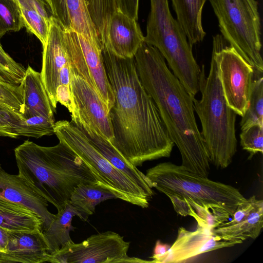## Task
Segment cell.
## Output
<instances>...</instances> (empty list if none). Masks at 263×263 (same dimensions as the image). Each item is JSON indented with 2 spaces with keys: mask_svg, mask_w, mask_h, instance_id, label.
<instances>
[{
  "mask_svg": "<svg viewBox=\"0 0 263 263\" xmlns=\"http://www.w3.org/2000/svg\"><path fill=\"white\" fill-rule=\"evenodd\" d=\"M102 53L115 97L109 111L114 135L111 144L135 167L169 157L174 143L139 79L134 58L116 56L104 47Z\"/></svg>",
  "mask_w": 263,
  "mask_h": 263,
  "instance_id": "cell-1",
  "label": "cell"
},
{
  "mask_svg": "<svg viewBox=\"0 0 263 263\" xmlns=\"http://www.w3.org/2000/svg\"><path fill=\"white\" fill-rule=\"evenodd\" d=\"M134 59L139 79L153 98L170 137L179 149L181 165L208 177L210 162L196 122L192 95L155 47L144 42Z\"/></svg>",
  "mask_w": 263,
  "mask_h": 263,
  "instance_id": "cell-2",
  "label": "cell"
},
{
  "mask_svg": "<svg viewBox=\"0 0 263 263\" xmlns=\"http://www.w3.org/2000/svg\"><path fill=\"white\" fill-rule=\"evenodd\" d=\"M14 155L18 174L34 186L58 211L64 208L78 185L92 183L103 187L92 169L61 142L46 147L27 140L14 149Z\"/></svg>",
  "mask_w": 263,
  "mask_h": 263,
  "instance_id": "cell-3",
  "label": "cell"
},
{
  "mask_svg": "<svg viewBox=\"0 0 263 263\" xmlns=\"http://www.w3.org/2000/svg\"><path fill=\"white\" fill-rule=\"evenodd\" d=\"M200 83V100L192 96L194 111L200 121L201 134L209 161L217 168H227L237 152L236 114L228 105L220 82L216 48L213 45L210 69L204 65Z\"/></svg>",
  "mask_w": 263,
  "mask_h": 263,
  "instance_id": "cell-4",
  "label": "cell"
},
{
  "mask_svg": "<svg viewBox=\"0 0 263 263\" xmlns=\"http://www.w3.org/2000/svg\"><path fill=\"white\" fill-rule=\"evenodd\" d=\"M150 11L144 42L155 47L186 90L199 92L202 72L192 47L177 19L172 15L168 0H150Z\"/></svg>",
  "mask_w": 263,
  "mask_h": 263,
  "instance_id": "cell-5",
  "label": "cell"
},
{
  "mask_svg": "<svg viewBox=\"0 0 263 263\" xmlns=\"http://www.w3.org/2000/svg\"><path fill=\"white\" fill-rule=\"evenodd\" d=\"M145 175L152 187L166 195L172 205L190 199L200 205L223 210L231 217L237 206L247 199L231 185L212 180L170 162L148 168Z\"/></svg>",
  "mask_w": 263,
  "mask_h": 263,
  "instance_id": "cell-6",
  "label": "cell"
},
{
  "mask_svg": "<svg viewBox=\"0 0 263 263\" xmlns=\"http://www.w3.org/2000/svg\"><path fill=\"white\" fill-rule=\"evenodd\" d=\"M221 35L262 76L261 22L256 0H209Z\"/></svg>",
  "mask_w": 263,
  "mask_h": 263,
  "instance_id": "cell-7",
  "label": "cell"
},
{
  "mask_svg": "<svg viewBox=\"0 0 263 263\" xmlns=\"http://www.w3.org/2000/svg\"><path fill=\"white\" fill-rule=\"evenodd\" d=\"M54 134L83 159L97 175L102 186L116 198L147 208L152 197L123 173L115 167L72 121L55 122Z\"/></svg>",
  "mask_w": 263,
  "mask_h": 263,
  "instance_id": "cell-8",
  "label": "cell"
},
{
  "mask_svg": "<svg viewBox=\"0 0 263 263\" xmlns=\"http://www.w3.org/2000/svg\"><path fill=\"white\" fill-rule=\"evenodd\" d=\"M64 45L69 72L85 80L109 111L115 97L104 64L102 45L71 29H65Z\"/></svg>",
  "mask_w": 263,
  "mask_h": 263,
  "instance_id": "cell-9",
  "label": "cell"
},
{
  "mask_svg": "<svg viewBox=\"0 0 263 263\" xmlns=\"http://www.w3.org/2000/svg\"><path fill=\"white\" fill-rule=\"evenodd\" d=\"M65 28L54 17L50 20L46 42L43 46L42 81L51 105L66 107L71 118L76 110L70 91V73L64 45Z\"/></svg>",
  "mask_w": 263,
  "mask_h": 263,
  "instance_id": "cell-10",
  "label": "cell"
},
{
  "mask_svg": "<svg viewBox=\"0 0 263 263\" xmlns=\"http://www.w3.org/2000/svg\"><path fill=\"white\" fill-rule=\"evenodd\" d=\"M217 50L219 77L228 105L242 117L248 107L254 70L221 34L213 37Z\"/></svg>",
  "mask_w": 263,
  "mask_h": 263,
  "instance_id": "cell-11",
  "label": "cell"
},
{
  "mask_svg": "<svg viewBox=\"0 0 263 263\" xmlns=\"http://www.w3.org/2000/svg\"><path fill=\"white\" fill-rule=\"evenodd\" d=\"M130 242L123 236L108 231L93 234L80 243L72 240L50 254L48 262L52 263L152 262L129 257Z\"/></svg>",
  "mask_w": 263,
  "mask_h": 263,
  "instance_id": "cell-12",
  "label": "cell"
},
{
  "mask_svg": "<svg viewBox=\"0 0 263 263\" xmlns=\"http://www.w3.org/2000/svg\"><path fill=\"white\" fill-rule=\"evenodd\" d=\"M240 240L223 239L219 235L205 227L197 225L194 231L179 228L176 240L163 254L151 256L152 262H184L202 254L242 243Z\"/></svg>",
  "mask_w": 263,
  "mask_h": 263,
  "instance_id": "cell-13",
  "label": "cell"
},
{
  "mask_svg": "<svg viewBox=\"0 0 263 263\" xmlns=\"http://www.w3.org/2000/svg\"><path fill=\"white\" fill-rule=\"evenodd\" d=\"M70 73V72H69ZM70 91L77 119L87 123L97 134L112 141L114 137L109 111L94 89L80 76L70 73Z\"/></svg>",
  "mask_w": 263,
  "mask_h": 263,
  "instance_id": "cell-14",
  "label": "cell"
},
{
  "mask_svg": "<svg viewBox=\"0 0 263 263\" xmlns=\"http://www.w3.org/2000/svg\"><path fill=\"white\" fill-rule=\"evenodd\" d=\"M0 197L24 206L42 219L43 230L46 229L55 217L48 210V201L39 190L20 175L6 172L0 164Z\"/></svg>",
  "mask_w": 263,
  "mask_h": 263,
  "instance_id": "cell-15",
  "label": "cell"
},
{
  "mask_svg": "<svg viewBox=\"0 0 263 263\" xmlns=\"http://www.w3.org/2000/svg\"><path fill=\"white\" fill-rule=\"evenodd\" d=\"M6 251L0 253V263L48 262L50 254L42 230L8 231Z\"/></svg>",
  "mask_w": 263,
  "mask_h": 263,
  "instance_id": "cell-16",
  "label": "cell"
},
{
  "mask_svg": "<svg viewBox=\"0 0 263 263\" xmlns=\"http://www.w3.org/2000/svg\"><path fill=\"white\" fill-rule=\"evenodd\" d=\"M144 39L137 21L116 11L109 20L102 47L116 56L132 58L144 42Z\"/></svg>",
  "mask_w": 263,
  "mask_h": 263,
  "instance_id": "cell-17",
  "label": "cell"
},
{
  "mask_svg": "<svg viewBox=\"0 0 263 263\" xmlns=\"http://www.w3.org/2000/svg\"><path fill=\"white\" fill-rule=\"evenodd\" d=\"M86 135L100 153L117 169L125 174L152 198L154 195L145 174L126 160L108 140L97 134L83 121H72Z\"/></svg>",
  "mask_w": 263,
  "mask_h": 263,
  "instance_id": "cell-18",
  "label": "cell"
},
{
  "mask_svg": "<svg viewBox=\"0 0 263 263\" xmlns=\"http://www.w3.org/2000/svg\"><path fill=\"white\" fill-rule=\"evenodd\" d=\"M23 91V118L40 115L54 119L53 109L42 81L41 72L28 65L21 83Z\"/></svg>",
  "mask_w": 263,
  "mask_h": 263,
  "instance_id": "cell-19",
  "label": "cell"
},
{
  "mask_svg": "<svg viewBox=\"0 0 263 263\" xmlns=\"http://www.w3.org/2000/svg\"><path fill=\"white\" fill-rule=\"evenodd\" d=\"M177 20L190 45L202 42L206 35L202 22V11L206 0H171Z\"/></svg>",
  "mask_w": 263,
  "mask_h": 263,
  "instance_id": "cell-20",
  "label": "cell"
},
{
  "mask_svg": "<svg viewBox=\"0 0 263 263\" xmlns=\"http://www.w3.org/2000/svg\"><path fill=\"white\" fill-rule=\"evenodd\" d=\"M27 31L45 44L53 16L45 0H15Z\"/></svg>",
  "mask_w": 263,
  "mask_h": 263,
  "instance_id": "cell-21",
  "label": "cell"
},
{
  "mask_svg": "<svg viewBox=\"0 0 263 263\" xmlns=\"http://www.w3.org/2000/svg\"><path fill=\"white\" fill-rule=\"evenodd\" d=\"M0 227L8 231L43 230V222L26 207L0 197Z\"/></svg>",
  "mask_w": 263,
  "mask_h": 263,
  "instance_id": "cell-22",
  "label": "cell"
},
{
  "mask_svg": "<svg viewBox=\"0 0 263 263\" xmlns=\"http://www.w3.org/2000/svg\"><path fill=\"white\" fill-rule=\"evenodd\" d=\"M262 227L263 201L259 199L250 213L240 221L230 226L220 224L214 232L226 240L243 241L248 238H256Z\"/></svg>",
  "mask_w": 263,
  "mask_h": 263,
  "instance_id": "cell-23",
  "label": "cell"
},
{
  "mask_svg": "<svg viewBox=\"0 0 263 263\" xmlns=\"http://www.w3.org/2000/svg\"><path fill=\"white\" fill-rule=\"evenodd\" d=\"M116 198L109 190L98 184L81 183L72 192L68 202L78 212L83 221L95 211L96 206L105 200Z\"/></svg>",
  "mask_w": 263,
  "mask_h": 263,
  "instance_id": "cell-24",
  "label": "cell"
},
{
  "mask_svg": "<svg viewBox=\"0 0 263 263\" xmlns=\"http://www.w3.org/2000/svg\"><path fill=\"white\" fill-rule=\"evenodd\" d=\"M173 206L178 214L182 216H192L196 221L197 225L211 231L228 221L231 217L223 210L200 205L190 199H184L173 204Z\"/></svg>",
  "mask_w": 263,
  "mask_h": 263,
  "instance_id": "cell-25",
  "label": "cell"
},
{
  "mask_svg": "<svg viewBox=\"0 0 263 263\" xmlns=\"http://www.w3.org/2000/svg\"><path fill=\"white\" fill-rule=\"evenodd\" d=\"M75 216L78 217V212L68 202L62 210L58 211L50 226L42 231L50 254L57 251L72 240L70 232L75 229L72 225Z\"/></svg>",
  "mask_w": 263,
  "mask_h": 263,
  "instance_id": "cell-26",
  "label": "cell"
},
{
  "mask_svg": "<svg viewBox=\"0 0 263 263\" xmlns=\"http://www.w3.org/2000/svg\"><path fill=\"white\" fill-rule=\"evenodd\" d=\"M0 136L12 138L20 136L39 138L43 135L28 125L21 114L0 103Z\"/></svg>",
  "mask_w": 263,
  "mask_h": 263,
  "instance_id": "cell-27",
  "label": "cell"
},
{
  "mask_svg": "<svg viewBox=\"0 0 263 263\" xmlns=\"http://www.w3.org/2000/svg\"><path fill=\"white\" fill-rule=\"evenodd\" d=\"M66 3L70 21V29L89 37L102 45L85 0H66Z\"/></svg>",
  "mask_w": 263,
  "mask_h": 263,
  "instance_id": "cell-28",
  "label": "cell"
},
{
  "mask_svg": "<svg viewBox=\"0 0 263 263\" xmlns=\"http://www.w3.org/2000/svg\"><path fill=\"white\" fill-rule=\"evenodd\" d=\"M240 122L241 130L255 124L263 125V78L254 77L248 107Z\"/></svg>",
  "mask_w": 263,
  "mask_h": 263,
  "instance_id": "cell-29",
  "label": "cell"
},
{
  "mask_svg": "<svg viewBox=\"0 0 263 263\" xmlns=\"http://www.w3.org/2000/svg\"><path fill=\"white\" fill-rule=\"evenodd\" d=\"M100 39L105 42L107 29L111 15L116 11L115 0H85Z\"/></svg>",
  "mask_w": 263,
  "mask_h": 263,
  "instance_id": "cell-30",
  "label": "cell"
},
{
  "mask_svg": "<svg viewBox=\"0 0 263 263\" xmlns=\"http://www.w3.org/2000/svg\"><path fill=\"white\" fill-rule=\"evenodd\" d=\"M24 27L15 0H0V39L8 32H17Z\"/></svg>",
  "mask_w": 263,
  "mask_h": 263,
  "instance_id": "cell-31",
  "label": "cell"
},
{
  "mask_svg": "<svg viewBox=\"0 0 263 263\" xmlns=\"http://www.w3.org/2000/svg\"><path fill=\"white\" fill-rule=\"evenodd\" d=\"M25 68L16 62L0 45V81L15 85H20L24 77Z\"/></svg>",
  "mask_w": 263,
  "mask_h": 263,
  "instance_id": "cell-32",
  "label": "cell"
},
{
  "mask_svg": "<svg viewBox=\"0 0 263 263\" xmlns=\"http://www.w3.org/2000/svg\"><path fill=\"white\" fill-rule=\"evenodd\" d=\"M240 145L249 153L251 160L257 153L263 152V125L255 124L241 130L240 134Z\"/></svg>",
  "mask_w": 263,
  "mask_h": 263,
  "instance_id": "cell-33",
  "label": "cell"
},
{
  "mask_svg": "<svg viewBox=\"0 0 263 263\" xmlns=\"http://www.w3.org/2000/svg\"><path fill=\"white\" fill-rule=\"evenodd\" d=\"M0 103L22 115L24 97L21 85H12L0 81Z\"/></svg>",
  "mask_w": 263,
  "mask_h": 263,
  "instance_id": "cell-34",
  "label": "cell"
},
{
  "mask_svg": "<svg viewBox=\"0 0 263 263\" xmlns=\"http://www.w3.org/2000/svg\"><path fill=\"white\" fill-rule=\"evenodd\" d=\"M53 15L64 28L70 29L69 19L66 0H45Z\"/></svg>",
  "mask_w": 263,
  "mask_h": 263,
  "instance_id": "cell-35",
  "label": "cell"
},
{
  "mask_svg": "<svg viewBox=\"0 0 263 263\" xmlns=\"http://www.w3.org/2000/svg\"><path fill=\"white\" fill-rule=\"evenodd\" d=\"M116 11L130 18L138 19L139 0H115Z\"/></svg>",
  "mask_w": 263,
  "mask_h": 263,
  "instance_id": "cell-36",
  "label": "cell"
},
{
  "mask_svg": "<svg viewBox=\"0 0 263 263\" xmlns=\"http://www.w3.org/2000/svg\"><path fill=\"white\" fill-rule=\"evenodd\" d=\"M170 246L167 244L162 243L158 240L155 243L154 248L153 254L152 256H158L166 252Z\"/></svg>",
  "mask_w": 263,
  "mask_h": 263,
  "instance_id": "cell-37",
  "label": "cell"
},
{
  "mask_svg": "<svg viewBox=\"0 0 263 263\" xmlns=\"http://www.w3.org/2000/svg\"><path fill=\"white\" fill-rule=\"evenodd\" d=\"M8 241V230L0 227V253L6 252Z\"/></svg>",
  "mask_w": 263,
  "mask_h": 263,
  "instance_id": "cell-38",
  "label": "cell"
},
{
  "mask_svg": "<svg viewBox=\"0 0 263 263\" xmlns=\"http://www.w3.org/2000/svg\"><path fill=\"white\" fill-rule=\"evenodd\" d=\"M0 45H1V42H0Z\"/></svg>",
  "mask_w": 263,
  "mask_h": 263,
  "instance_id": "cell-39",
  "label": "cell"
}]
</instances>
